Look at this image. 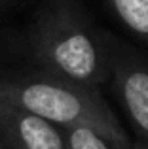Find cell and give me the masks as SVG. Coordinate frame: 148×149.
<instances>
[{
    "instance_id": "6da1fadb",
    "label": "cell",
    "mask_w": 148,
    "mask_h": 149,
    "mask_svg": "<svg viewBox=\"0 0 148 149\" xmlns=\"http://www.w3.org/2000/svg\"><path fill=\"white\" fill-rule=\"evenodd\" d=\"M40 70L99 89L110 81V44L93 26L80 0H44L23 36Z\"/></svg>"
},
{
    "instance_id": "7a4b0ae2",
    "label": "cell",
    "mask_w": 148,
    "mask_h": 149,
    "mask_svg": "<svg viewBox=\"0 0 148 149\" xmlns=\"http://www.w3.org/2000/svg\"><path fill=\"white\" fill-rule=\"evenodd\" d=\"M0 100L36 113L61 128L89 127L120 147L131 149L125 130L95 87L34 66L27 72L0 74Z\"/></svg>"
},
{
    "instance_id": "3957f363",
    "label": "cell",
    "mask_w": 148,
    "mask_h": 149,
    "mask_svg": "<svg viewBox=\"0 0 148 149\" xmlns=\"http://www.w3.org/2000/svg\"><path fill=\"white\" fill-rule=\"evenodd\" d=\"M108 44L110 81L131 123L148 140V64L112 38Z\"/></svg>"
},
{
    "instance_id": "277c9868",
    "label": "cell",
    "mask_w": 148,
    "mask_h": 149,
    "mask_svg": "<svg viewBox=\"0 0 148 149\" xmlns=\"http://www.w3.org/2000/svg\"><path fill=\"white\" fill-rule=\"evenodd\" d=\"M0 142L6 149H68L61 127L0 100Z\"/></svg>"
},
{
    "instance_id": "5b68a950",
    "label": "cell",
    "mask_w": 148,
    "mask_h": 149,
    "mask_svg": "<svg viewBox=\"0 0 148 149\" xmlns=\"http://www.w3.org/2000/svg\"><path fill=\"white\" fill-rule=\"evenodd\" d=\"M116 17L148 45V0H104Z\"/></svg>"
},
{
    "instance_id": "8992f818",
    "label": "cell",
    "mask_w": 148,
    "mask_h": 149,
    "mask_svg": "<svg viewBox=\"0 0 148 149\" xmlns=\"http://www.w3.org/2000/svg\"><path fill=\"white\" fill-rule=\"evenodd\" d=\"M63 132L68 149H123L89 127H68L63 128Z\"/></svg>"
},
{
    "instance_id": "52a82bcc",
    "label": "cell",
    "mask_w": 148,
    "mask_h": 149,
    "mask_svg": "<svg viewBox=\"0 0 148 149\" xmlns=\"http://www.w3.org/2000/svg\"><path fill=\"white\" fill-rule=\"evenodd\" d=\"M13 4H17V0H0V11L8 10V8H11Z\"/></svg>"
},
{
    "instance_id": "ba28073f",
    "label": "cell",
    "mask_w": 148,
    "mask_h": 149,
    "mask_svg": "<svg viewBox=\"0 0 148 149\" xmlns=\"http://www.w3.org/2000/svg\"><path fill=\"white\" fill-rule=\"evenodd\" d=\"M0 149H6V147H4V146H2V142H0Z\"/></svg>"
}]
</instances>
